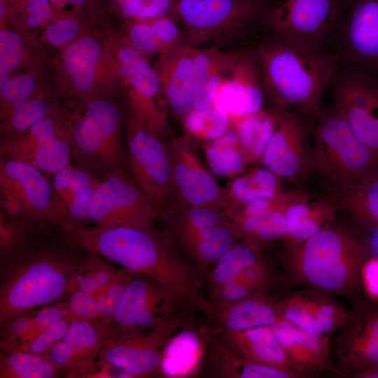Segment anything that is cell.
<instances>
[{
    "instance_id": "43",
    "label": "cell",
    "mask_w": 378,
    "mask_h": 378,
    "mask_svg": "<svg viewBox=\"0 0 378 378\" xmlns=\"http://www.w3.org/2000/svg\"><path fill=\"white\" fill-rule=\"evenodd\" d=\"M36 81L31 74L11 77L0 88L1 120H5L12 111L22 102L33 98L36 91Z\"/></svg>"
},
{
    "instance_id": "60",
    "label": "cell",
    "mask_w": 378,
    "mask_h": 378,
    "mask_svg": "<svg viewBox=\"0 0 378 378\" xmlns=\"http://www.w3.org/2000/svg\"><path fill=\"white\" fill-rule=\"evenodd\" d=\"M265 1H273V0H265Z\"/></svg>"
},
{
    "instance_id": "54",
    "label": "cell",
    "mask_w": 378,
    "mask_h": 378,
    "mask_svg": "<svg viewBox=\"0 0 378 378\" xmlns=\"http://www.w3.org/2000/svg\"><path fill=\"white\" fill-rule=\"evenodd\" d=\"M76 290L83 291L97 299L102 294V290L96 279L83 265V262L72 274L69 281L67 293Z\"/></svg>"
},
{
    "instance_id": "19",
    "label": "cell",
    "mask_w": 378,
    "mask_h": 378,
    "mask_svg": "<svg viewBox=\"0 0 378 378\" xmlns=\"http://www.w3.org/2000/svg\"><path fill=\"white\" fill-rule=\"evenodd\" d=\"M167 141L179 195L191 206L223 211L224 189L204 167L190 139L185 136L172 137Z\"/></svg>"
},
{
    "instance_id": "56",
    "label": "cell",
    "mask_w": 378,
    "mask_h": 378,
    "mask_svg": "<svg viewBox=\"0 0 378 378\" xmlns=\"http://www.w3.org/2000/svg\"><path fill=\"white\" fill-rule=\"evenodd\" d=\"M59 1V0H58ZM69 3L75 8L83 10L87 15L94 17L98 15L101 8L99 0H59Z\"/></svg>"
},
{
    "instance_id": "4",
    "label": "cell",
    "mask_w": 378,
    "mask_h": 378,
    "mask_svg": "<svg viewBox=\"0 0 378 378\" xmlns=\"http://www.w3.org/2000/svg\"><path fill=\"white\" fill-rule=\"evenodd\" d=\"M81 113L68 115L71 161L103 181L115 170L130 169L124 140L125 118L109 97L81 103Z\"/></svg>"
},
{
    "instance_id": "46",
    "label": "cell",
    "mask_w": 378,
    "mask_h": 378,
    "mask_svg": "<svg viewBox=\"0 0 378 378\" xmlns=\"http://www.w3.org/2000/svg\"><path fill=\"white\" fill-rule=\"evenodd\" d=\"M1 351H15L30 337L34 328L33 312L18 316L0 326Z\"/></svg>"
},
{
    "instance_id": "57",
    "label": "cell",
    "mask_w": 378,
    "mask_h": 378,
    "mask_svg": "<svg viewBox=\"0 0 378 378\" xmlns=\"http://www.w3.org/2000/svg\"><path fill=\"white\" fill-rule=\"evenodd\" d=\"M351 378H378V365L365 368L353 373Z\"/></svg>"
},
{
    "instance_id": "16",
    "label": "cell",
    "mask_w": 378,
    "mask_h": 378,
    "mask_svg": "<svg viewBox=\"0 0 378 378\" xmlns=\"http://www.w3.org/2000/svg\"><path fill=\"white\" fill-rule=\"evenodd\" d=\"M340 10V0H273L266 24L280 38L317 48Z\"/></svg>"
},
{
    "instance_id": "9",
    "label": "cell",
    "mask_w": 378,
    "mask_h": 378,
    "mask_svg": "<svg viewBox=\"0 0 378 378\" xmlns=\"http://www.w3.org/2000/svg\"><path fill=\"white\" fill-rule=\"evenodd\" d=\"M190 307L195 309L158 281L134 274L113 316L108 342L151 330Z\"/></svg>"
},
{
    "instance_id": "25",
    "label": "cell",
    "mask_w": 378,
    "mask_h": 378,
    "mask_svg": "<svg viewBox=\"0 0 378 378\" xmlns=\"http://www.w3.org/2000/svg\"><path fill=\"white\" fill-rule=\"evenodd\" d=\"M293 368L307 377L333 372L331 335H316L300 329L284 319L272 327Z\"/></svg>"
},
{
    "instance_id": "38",
    "label": "cell",
    "mask_w": 378,
    "mask_h": 378,
    "mask_svg": "<svg viewBox=\"0 0 378 378\" xmlns=\"http://www.w3.org/2000/svg\"><path fill=\"white\" fill-rule=\"evenodd\" d=\"M261 258L262 255L260 250L244 242L237 243L220 258L206 277L211 294L236 280L244 268Z\"/></svg>"
},
{
    "instance_id": "33",
    "label": "cell",
    "mask_w": 378,
    "mask_h": 378,
    "mask_svg": "<svg viewBox=\"0 0 378 378\" xmlns=\"http://www.w3.org/2000/svg\"><path fill=\"white\" fill-rule=\"evenodd\" d=\"M229 220L220 223L202 233L183 253L205 279L220 258L237 242Z\"/></svg>"
},
{
    "instance_id": "55",
    "label": "cell",
    "mask_w": 378,
    "mask_h": 378,
    "mask_svg": "<svg viewBox=\"0 0 378 378\" xmlns=\"http://www.w3.org/2000/svg\"><path fill=\"white\" fill-rule=\"evenodd\" d=\"M77 167L71 161L52 175V188L54 197L65 193L71 183Z\"/></svg>"
},
{
    "instance_id": "36",
    "label": "cell",
    "mask_w": 378,
    "mask_h": 378,
    "mask_svg": "<svg viewBox=\"0 0 378 378\" xmlns=\"http://www.w3.org/2000/svg\"><path fill=\"white\" fill-rule=\"evenodd\" d=\"M204 151L211 171L218 176L232 179L239 176L247 164L232 128L220 137L206 142Z\"/></svg>"
},
{
    "instance_id": "28",
    "label": "cell",
    "mask_w": 378,
    "mask_h": 378,
    "mask_svg": "<svg viewBox=\"0 0 378 378\" xmlns=\"http://www.w3.org/2000/svg\"><path fill=\"white\" fill-rule=\"evenodd\" d=\"M319 196L347 213L361 230L378 229V170L349 186L325 188Z\"/></svg>"
},
{
    "instance_id": "58",
    "label": "cell",
    "mask_w": 378,
    "mask_h": 378,
    "mask_svg": "<svg viewBox=\"0 0 378 378\" xmlns=\"http://www.w3.org/2000/svg\"><path fill=\"white\" fill-rule=\"evenodd\" d=\"M10 74L9 71L0 68V88L4 87L11 78Z\"/></svg>"
},
{
    "instance_id": "32",
    "label": "cell",
    "mask_w": 378,
    "mask_h": 378,
    "mask_svg": "<svg viewBox=\"0 0 378 378\" xmlns=\"http://www.w3.org/2000/svg\"><path fill=\"white\" fill-rule=\"evenodd\" d=\"M337 209L319 195L307 193L284 210L286 232L284 241H301L335 220Z\"/></svg>"
},
{
    "instance_id": "26",
    "label": "cell",
    "mask_w": 378,
    "mask_h": 378,
    "mask_svg": "<svg viewBox=\"0 0 378 378\" xmlns=\"http://www.w3.org/2000/svg\"><path fill=\"white\" fill-rule=\"evenodd\" d=\"M163 230L182 253L202 233L228 220L220 209L193 206L178 192L158 211Z\"/></svg>"
},
{
    "instance_id": "8",
    "label": "cell",
    "mask_w": 378,
    "mask_h": 378,
    "mask_svg": "<svg viewBox=\"0 0 378 378\" xmlns=\"http://www.w3.org/2000/svg\"><path fill=\"white\" fill-rule=\"evenodd\" d=\"M106 42L126 87L128 109L150 131L167 140L168 105L153 66L129 43L125 36L110 34V40Z\"/></svg>"
},
{
    "instance_id": "13",
    "label": "cell",
    "mask_w": 378,
    "mask_h": 378,
    "mask_svg": "<svg viewBox=\"0 0 378 378\" xmlns=\"http://www.w3.org/2000/svg\"><path fill=\"white\" fill-rule=\"evenodd\" d=\"M53 197L52 185L42 172L25 163L0 159V210L40 226L50 223Z\"/></svg>"
},
{
    "instance_id": "51",
    "label": "cell",
    "mask_w": 378,
    "mask_h": 378,
    "mask_svg": "<svg viewBox=\"0 0 378 378\" xmlns=\"http://www.w3.org/2000/svg\"><path fill=\"white\" fill-rule=\"evenodd\" d=\"M33 316L34 328L30 337L26 342L39 334L50 325L64 318L74 315L67 302L56 301L34 310L33 312Z\"/></svg>"
},
{
    "instance_id": "29",
    "label": "cell",
    "mask_w": 378,
    "mask_h": 378,
    "mask_svg": "<svg viewBox=\"0 0 378 378\" xmlns=\"http://www.w3.org/2000/svg\"><path fill=\"white\" fill-rule=\"evenodd\" d=\"M210 375L223 378H303L297 371L248 360L230 348L216 335L209 346Z\"/></svg>"
},
{
    "instance_id": "12",
    "label": "cell",
    "mask_w": 378,
    "mask_h": 378,
    "mask_svg": "<svg viewBox=\"0 0 378 378\" xmlns=\"http://www.w3.org/2000/svg\"><path fill=\"white\" fill-rule=\"evenodd\" d=\"M158 216V209L137 186L130 169L120 168L98 185L89 220L98 227L145 228Z\"/></svg>"
},
{
    "instance_id": "41",
    "label": "cell",
    "mask_w": 378,
    "mask_h": 378,
    "mask_svg": "<svg viewBox=\"0 0 378 378\" xmlns=\"http://www.w3.org/2000/svg\"><path fill=\"white\" fill-rule=\"evenodd\" d=\"M134 274L119 268L118 273L110 284L102 292L99 298V314L97 321L105 329L108 341L110 328L115 312L120 302L126 288Z\"/></svg>"
},
{
    "instance_id": "45",
    "label": "cell",
    "mask_w": 378,
    "mask_h": 378,
    "mask_svg": "<svg viewBox=\"0 0 378 378\" xmlns=\"http://www.w3.org/2000/svg\"><path fill=\"white\" fill-rule=\"evenodd\" d=\"M121 15L133 21L169 16L176 0H115Z\"/></svg>"
},
{
    "instance_id": "53",
    "label": "cell",
    "mask_w": 378,
    "mask_h": 378,
    "mask_svg": "<svg viewBox=\"0 0 378 378\" xmlns=\"http://www.w3.org/2000/svg\"><path fill=\"white\" fill-rule=\"evenodd\" d=\"M101 257L96 253L88 251L83 265L94 277L102 292L114 279L119 268L105 262Z\"/></svg>"
},
{
    "instance_id": "7",
    "label": "cell",
    "mask_w": 378,
    "mask_h": 378,
    "mask_svg": "<svg viewBox=\"0 0 378 378\" xmlns=\"http://www.w3.org/2000/svg\"><path fill=\"white\" fill-rule=\"evenodd\" d=\"M55 66L62 94L81 103L110 98L123 86L106 42L92 34H85L62 48Z\"/></svg>"
},
{
    "instance_id": "31",
    "label": "cell",
    "mask_w": 378,
    "mask_h": 378,
    "mask_svg": "<svg viewBox=\"0 0 378 378\" xmlns=\"http://www.w3.org/2000/svg\"><path fill=\"white\" fill-rule=\"evenodd\" d=\"M276 299L269 293H258L218 312L212 321L216 334L250 328L272 327L282 320Z\"/></svg>"
},
{
    "instance_id": "21",
    "label": "cell",
    "mask_w": 378,
    "mask_h": 378,
    "mask_svg": "<svg viewBox=\"0 0 378 378\" xmlns=\"http://www.w3.org/2000/svg\"><path fill=\"white\" fill-rule=\"evenodd\" d=\"M342 27L344 55L357 69L378 74V0H349Z\"/></svg>"
},
{
    "instance_id": "24",
    "label": "cell",
    "mask_w": 378,
    "mask_h": 378,
    "mask_svg": "<svg viewBox=\"0 0 378 378\" xmlns=\"http://www.w3.org/2000/svg\"><path fill=\"white\" fill-rule=\"evenodd\" d=\"M196 47L187 43L158 55L153 68L174 115L183 125L193 111V61Z\"/></svg>"
},
{
    "instance_id": "42",
    "label": "cell",
    "mask_w": 378,
    "mask_h": 378,
    "mask_svg": "<svg viewBox=\"0 0 378 378\" xmlns=\"http://www.w3.org/2000/svg\"><path fill=\"white\" fill-rule=\"evenodd\" d=\"M38 227L0 210V258L33 237Z\"/></svg>"
},
{
    "instance_id": "1",
    "label": "cell",
    "mask_w": 378,
    "mask_h": 378,
    "mask_svg": "<svg viewBox=\"0 0 378 378\" xmlns=\"http://www.w3.org/2000/svg\"><path fill=\"white\" fill-rule=\"evenodd\" d=\"M370 255V244L360 229L335 220L305 239L284 241L283 287L302 286L354 301Z\"/></svg>"
},
{
    "instance_id": "15",
    "label": "cell",
    "mask_w": 378,
    "mask_h": 378,
    "mask_svg": "<svg viewBox=\"0 0 378 378\" xmlns=\"http://www.w3.org/2000/svg\"><path fill=\"white\" fill-rule=\"evenodd\" d=\"M188 319V310L183 311L151 330L107 342L100 351L99 367L116 369L129 377L157 375L167 342Z\"/></svg>"
},
{
    "instance_id": "22",
    "label": "cell",
    "mask_w": 378,
    "mask_h": 378,
    "mask_svg": "<svg viewBox=\"0 0 378 378\" xmlns=\"http://www.w3.org/2000/svg\"><path fill=\"white\" fill-rule=\"evenodd\" d=\"M276 304L284 321L316 335H332L349 312L334 298L307 288L286 293Z\"/></svg>"
},
{
    "instance_id": "3",
    "label": "cell",
    "mask_w": 378,
    "mask_h": 378,
    "mask_svg": "<svg viewBox=\"0 0 378 378\" xmlns=\"http://www.w3.org/2000/svg\"><path fill=\"white\" fill-rule=\"evenodd\" d=\"M266 95L272 105L316 117L324 92L335 79L340 57L280 38L252 50Z\"/></svg>"
},
{
    "instance_id": "35",
    "label": "cell",
    "mask_w": 378,
    "mask_h": 378,
    "mask_svg": "<svg viewBox=\"0 0 378 378\" xmlns=\"http://www.w3.org/2000/svg\"><path fill=\"white\" fill-rule=\"evenodd\" d=\"M36 52H42L40 45L25 31L1 24L0 31V68L10 73L28 68H38L42 64L35 59L41 60L43 57ZM42 61V60H41Z\"/></svg>"
},
{
    "instance_id": "59",
    "label": "cell",
    "mask_w": 378,
    "mask_h": 378,
    "mask_svg": "<svg viewBox=\"0 0 378 378\" xmlns=\"http://www.w3.org/2000/svg\"><path fill=\"white\" fill-rule=\"evenodd\" d=\"M9 1H18V0H9Z\"/></svg>"
},
{
    "instance_id": "37",
    "label": "cell",
    "mask_w": 378,
    "mask_h": 378,
    "mask_svg": "<svg viewBox=\"0 0 378 378\" xmlns=\"http://www.w3.org/2000/svg\"><path fill=\"white\" fill-rule=\"evenodd\" d=\"M62 373L45 354L21 350L1 351L0 378H55Z\"/></svg>"
},
{
    "instance_id": "11",
    "label": "cell",
    "mask_w": 378,
    "mask_h": 378,
    "mask_svg": "<svg viewBox=\"0 0 378 378\" xmlns=\"http://www.w3.org/2000/svg\"><path fill=\"white\" fill-rule=\"evenodd\" d=\"M0 158L29 164L45 174H55L71 162L67 114L55 110L29 130L5 136Z\"/></svg>"
},
{
    "instance_id": "48",
    "label": "cell",
    "mask_w": 378,
    "mask_h": 378,
    "mask_svg": "<svg viewBox=\"0 0 378 378\" xmlns=\"http://www.w3.org/2000/svg\"><path fill=\"white\" fill-rule=\"evenodd\" d=\"M76 194L69 202L64 214L62 225H88L93 196L100 182Z\"/></svg>"
},
{
    "instance_id": "47",
    "label": "cell",
    "mask_w": 378,
    "mask_h": 378,
    "mask_svg": "<svg viewBox=\"0 0 378 378\" xmlns=\"http://www.w3.org/2000/svg\"><path fill=\"white\" fill-rule=\"evenodd\" d=\"M75 319L74 316L61 319L48 326L29 341L22 344L17 350L36 354H45L65 336Z\"/></svg>"
},
{
    "instance_id": "10",
    "label": "cell",
    "mask_w": 378,
    "mask_h": 378,
    "mask_svg": "<svg viewBox=\"0 0 378 378\" xmlns=\"http://www.w3.org/2000/svg\"><path fill=\"white\" fill-rule=\"evenodd\" d=\"M127 111L125 133L130 172L137 186L159 211L178 192L167 140L156 135Z\"/></svg>"
},
{
    "instance_id": "50",
    "label": "cell",
    "mask_w": 378,
    "mask_h": 378,
    "mask_svg": "<svg viewBox=\"0 0 378 378\" xmlns=\"http://www.w3.org/2000/svg\"><path fill=\"white\" fill-rule=\"evenodd\" d=\"M255 294L258 293L238 279L221 286L210 295L214 316L221 310Z\"/></svg>"
},
{
    "instance_id": "5",
    "label": "cell",
    "mask_w": 378,
    "mask_h": 378,
    "mask_svg": "<svg viewBox=\"0 0 378 378\" xmlns=\"http://www.w3.org/2000/svg\"><path fill=\"white\" fill-rule=\"evenodd\" d=\"M309 177L320 178L325 188L355 184L378 170V155L362 142L333 106L316 117Z\"/></svg>"
},
{
    "instance_id": "44",
    "label": "cell",
    "mask_w": 378,
    "mask_h": 378,
    "mask_svg": "<svg viewBox=\"0 0 378 378\" xmlns=\"http://www.w3.org/2000/svg\"><path fill=\"white\" fill-rule=\"evenodd\" d=\"M83 11L78 9L74 14L58 15L46 25L44 31L46 41L55 47H64L78 37L86 34L84 26L77 13Z\"/></svg>"
},
{
    "instance_id": "6",
    "label": "cell",
    "mask_w": 378,
    "mask_h": 378,
    "mask_svg": "<svg viewBox=\"0 0 378 378\" xmlns=\"http://www.w3.org/2000/svg\"><path fill=\"white\" fill-rule=\"evenodd\" d=\"M272 1L176 0L169 17L182 28L190 44L210 43L220 48L266 24Z\"/></svg>"
},
{
    "instance_id": "27",
    "label": "cell",
    "mask_w": 378,
    "mask_h": 378,
    "mask_svg": "<svg viewBox=\"0 0 378 378\" xmlns=\"http://www.w3.org/2000/svg\"><path fill=\"white\" fill-rule=\"evenodd\" d=\"M242 52L243 50L224 52L215 46L196 48L193 61V111L214 106L220 89Z\"/></svg>"
},
{
    "instance_id": "30",
    "label": "cell",
    "mask_w": 378,
    "mask_h": 378,
    "mask_svg": "<svg viewBox=\"0 0 378 378\" xmlns=\"http://www.w3.org/2000/svg\"><path fill=\"white\" fill-rule=\"evenodd\" d=\"M216 335L230 348L248 360L296 371L272 327L221 332Z\"/></svg>"
},
{
    "instance_id": "18",
    "label": "cell",
    "mask_w": 378,
    "mask_h": 378,
    "mask_svg": "<svg viewBox=\"0 0 378 378\" xmlns=\"http://www.w3.org/2000/svg\"><path fill=\"white\" fill-rule=\"evenodd\" d=\"M334 107L378 155V80L357 69L347 74L335 86Z\"/></svg>"
},
{
    "instance_id": "49",
    "label": "cell",
    "mask_w": 378,
    "mask_h": 378,
    "mask_svg": "<svg viewBox=\"0 0 378 378\" xmlns=\"http://www.w3.org/2000/svg\"><path fill=\"white\" fill-rule=\"evenodd\" d=\"M129 43L143 55L160 53V48L150 20L132 21L125 36Z\"/></svg>"
},
{
    "instance_id": "14",
    "label": "cell",
    "mask_w": 378,
    "mask_h": 378,
    "mask_svg": "<svg viewBox=\"0 0 378 378\" xmlns=\"http://www.w3.org/2000/svg\"><path fill=\"white\" fill-rule=\"evenodd\" d=\"M331 344L333 372L350 376L378 365V302L355 300Z\"/></svg>"
},
{
    "instance_id": "23",
    "label": "cell",
    "mask_w": 378,
    "mask_h": 378,
    "mask_svg": "<svg viewBox=\"0 0 378 378\" xmlns=\"http://www.w3.org/2000/svg\"><path fill=\"white\" fill-rule=\"evenodd\" d=\"M265 94L252 51L243 50L220 89L214 106L227 114L232 125L262 110Z\"/></svg>"
},
{
    "instance_id": "34",
    "label": "cell",
    "mask_w": 378,
    "mask_h": 378,
    "mask_svg": "<svg viewBox=\"0 0 378 378\" xmlns=\"http://www.w3.org/2000/svg\"><path fill=\"white\" fill-rule=\"evenodd\" d=\"M276 125V113L273 106L267 111L262 108L232 125L247 164L261 162Z\"/></svg>"
},
{
    "instance_id": "40",
    "label": "cell",
    "mask_w": 378,
    "mask_h": 378,
    "mask_svg": "<svg viewBox=\"0 0 378 378\" xmlns=\"http://www.w3.org/2000/svg\"><path fill=\"white\" fill-rule=\"evenodd\" d=\"M56 108L43 98H31L17 106L2 122L6 136L22 133L50 115Z\"/></svg>"
},
{
    "instance_id": "39",
    "label": "cell",
    "mask_w": 378,
    "mask_h": 378,
    "mask_svg": "<svg viewBox=\"0 0 378 378\" xmlns=\"http://www.w3.org/2000/svg\"><path fill=\"white\" fill-rule=\"evenodd\" d=\"M183 125L188 135L206 142L220 137L232 128L227 114L216 106L192 111Z\"/></svg>"
},
{
    "instance_id": "17",
    "label": "cell",
    "mask_w": 378,
    "mask_h": 378,
    "mask_svg": "<svg viewBox=\"0 0 378 378\" xmlns=\"http://www.w3.org/2000/svg\"><path fill=\"white\" fill-rule=\"evenodd\" d=\"M272 106L276 125L261 162L281 180L299 183L309 177L312 145L308 127L300 115Z\"/></svg>"
},
{
    "instance_id": "2",
    "label": "cell",
    "mask_w": 378,
    "mask_h": 378,
    "mask_svg": "<svg viewBox=\"0 0 378 378\" xmlns=\"http://www.w3.org/2000/svg\"><path fill=\"white\" fill-rule=\"evenodd\" d=\"M83 250L34 237L1 258L0 326L66 295Z\"/></svg>"
},
{
    "instance_id": "52",
    "label": "cell",
    "mask_w": 378,
    "mask_h": 378,
    "mask_svg": "<svg viewBox=\"0 0 378 378\" xmlns=\"http://www.w3.org/2000/svg\"><path fill=\"white\" fill-rule=\"evenodd\" d=\"M68 304L76 318L97 320L99 314V299L80 290L67 293Z\"/></svg>"
},
{
    "instance_id": "20",
    "label": "cell",
    "mask_w": 378,
    "mask_h": 378,
    "mask_svg": "<svg viewBox=\"0 0 378 378\" xmlns=\"http://www.w3.org/2000/svg\"><path fill=\"white\" fill-rule=\"evenodd\" d=\"M108 342L97 320L76 318L65 336L46 354L68 378H91L99 370V354Z\"/></svg>"
}]
</instances>
